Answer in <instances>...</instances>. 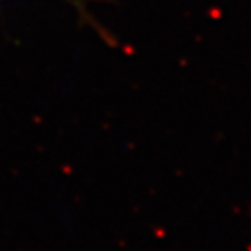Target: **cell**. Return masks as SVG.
<instances>
[]
</instances>
